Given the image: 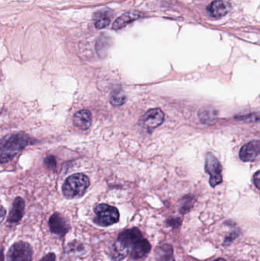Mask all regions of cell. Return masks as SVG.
<instances>
[{
	"instance_id": "cell-1",
	"label": "cell",
	"mask_w": 260,
	"mask_h": 261,
	"mask_svg": "<svg viewBox=\"0 0 260 261\" xmlns=\"http://www.w3.org/2000/svg\"><path fill=\"white\" fill-rule=\"evenodd\" d=\"M143 238L141 232L137 228L128 229L118 235L111 253V258L115 261H120L126 258L136 243Z\"/></svg>"
},
{
	"instance_id": "cell-2",
	"label": "cell",
	"mask_w": 260,
	"mask_h": 261,
	"mask_svg": "<svg viewBox=\"0 0 260 261\" xmlns=\"http://www.w3.org/2000/svg\"><path fill=\"white\" fill-rule=\"evenodd\" d=\"M31 142L32 139L25 133H17L5 137L0 141V163L10 161Z\"/></svg>"
},
{
	"instance_id": "cell-3",
	"label": "cell",
	"mask_w": 260,
	"mask_h": 261,
	"mask_svg": "<svg viewBox=\"0 0 260 261\" xmlns=\"http://www.w3.org/2000/svg\"><path fill=\"white\" fill-rule=\"evenodd\" d=\"M88 176L76 173L69 176L63 185V194L66 198H76L83 196L90 187Z\"/></svg>"
},
{
	"instance_id": "cell-4",
	"label": "cell",
	"mask_w": 260,
	"mask_h": 261,
	"mask_svg": "<svg viewBox=\"0 0 260 261\" xmlns=\"http://www.w3.org/2000/svg\"><path fill=\"white\" fill-rule=\"evenodd\" d=\"M95 222L100 226H109L119 221V212L115 207L99 204L94 209Z\"/></svg>"
},
{
	"instance_id": "cell-5",
	"label": "cell",
	"mask_w": 260,
	"mask_h": 261,
	"mask_svg": "<svg viewBox=\"0 0 260 261\" xmlns=\"http://www.w3.org/2000/svg\"><path fill=\"white\" fill-rule=\"evenodd\" d=\"M33 251L28 243L20 241L11 247L7 254L8 261H31L32 259Z\"/></svg>"
},
{
	"instance_id": "cell-6",
	"label": "cell",
	"mask_w": 260,
	"mask_h": 261,
	"mask_svg": "<svg viewBox=\"0 0 260 261\" xmlns=\"http://www.w3.org/2000/svg\"><path fill=\"white\" fill-rule=\"evenodd\" d=\"M204 170L210 175L209 183L211 187H216L222 183V165L214 155H208L207 156Z\"/></svg>"
},
{
	"instance_id": "cell-7",
	"label": "cell",
	"mask_w": 260,
	"mask_h": 261,
	"mask_svg": "<svg viewBox=\"0 0 260 261\" xmlns=\"http://www.w3.org/2000/svg\"><path fill=\"white\" fill-rule=\"evenodd\" d=\"M164 121V113L160 109L149 110L143 117V125L147 130L159 127Z\"/></svg>"
},
{
	"instance_id": "cell-8",
	"label": "cell",
	"mask_w": 260,
	"mask_h": 261,
	"mask_svg": "<svg viewBox=\"0 0 260 261\" xmlns=\"http://www.w3.org/2000/svg\"><path fill=\"white\" fill-rule=\"evenodd\" d=\"M260 144L259 141H253L242 147L240 151V159L245 162L255 161L260 155Z\"/></svg>"
},
{
	"instance_id": "cell-9",
	"label": "cell",
	"mask_w": 260,
	"mask_h": 261,
	"mask_svg": "<svg viewBox=\"0 0 260 261\" xmlns=\"http://www.w3.org/2000/svg\"><path fill=\"white\" fill-rule=\"evenodd\" d=\"M50 228L54 234L59 236H64L68 230L69 225L66 219L61 214L54 213L49 220Z\"/></svg>"
},
{
	"instance_id": "cell-10",
	"label": "cell",
	"mask_w": 260,
	"mask_h": 261,
	"mask_svg": "<svg viewBox=\"0 0 260 261\" xmlns=\"http://www.w3.org/2000/svg\"><path fill=\"white\" fill-rule=\"evenodd\" d=\"M230 9L231 6L230 3L225 0H215L208 7V12L211 17L219 19L229 13Z\"/></svg>"
},
{
	"instance_id": "cell-11",
	"label": "cell",
	"mask_w": 260,
	"mask_h": 261,
	"mask_svg": "<svg viewBox=\"0 0 260 261\" xmlns=\"http://www.w3.org/2000/svg\"><path fill=\"white\" fill-rule=\"evenodd\" d=\"M25 212V202L20 197H17L12 204V209L9 212L8 222L9 223H16L22 219Z\"/></svg>"
},
{
	"instance_id": "cell-12",
	"label": "cell",
	"mask_w": 260,
	"mask_h": 261,
	"mask_svg": "<svg viewBox=\"0 0 260 261\" xmlns=\"http://www.w3.org/2000/svg\"><path fill=\"white\" fill-rule=\"evenodd\" d=\"M73 123L79 129L87 130L92 124L91 112L86 109H83L76 112L73 117Z\"/></svg>"
},
{
	"instance_id": "cell-13",
	"label": "cell",
	"mask_w": 260,
	"mask_h": 261,
	"mask_svg": "<svg viewBox=\"0 0 260 261\" xmlns=\"http://www.w3.org/2000/svg\"><path fill=\"white\" fill-rule=\"evenodd\" d=\"M151 244L147 240L142 238L141 240L136 243L130 250V254L132 259L137 260L145 256L151 251Z\"/></svg>"
},
{
	"instance_id": "cell-14",
	"label": "cell",
	"mask_w": 260,
	"mask_h": 261,
	"mask_svg": "<svg viewBox=\"0 0 260 261\" xmlns=\"http://www.w3.org/2000/svg\"><path fill=\"white\" fill-rule=\"evenodd\" d=\"M140 16H141V14L138 13V12H126V13L124 14V15H122V16H120V17L115 20L113 26H112V29H115V30L122 29L126 25L129 24L130 22L139 19Z\"/></svg>"
},
{
	"instance_id": "cell-15",
	"label": "cell",
	"mask_w": 260,
	"mask_h": 261,
	"mask_svg": "<svg viewBox=\"0 0 260 261\" xmlns=\"http://www.w3.org/2000/svg\"><path fill=\"white\" fill-rule=\"evenodd\" d=\"M155 255L157 261H175L173 251L169 244H165L157 248Z\"/></svg>"
},
{
	"instance_id": "cell-16",
	"label": "cell",
	"mask_w": 260,
	"mask_h": 261,
	"mask_svg": "<svg viewBox=\"0 0 260 261\" xmlns=\"http://www.w3.org/2000/svg\"><path fill=\"white\" fill-rule=\"evenodd\" d=\"M126 102V97L121 90H116L110 98V102L114 106H120Z\"/></svg>"
},
{
	"instance_id": "cell-17",
	"label": "cell",
	"mask_w": 260,
	"mask_h": 261,
	"mask_svg": "<svg viewBox=\"0 0 260 261\" xmlns=\"http://www.w3.org/2000/svg\"><path fill=\"white\" fill-rule=\"evenodd\" d=\"M110 19L108 16L105 15H101L97 19V22L95 26L97 29H104V28L107 27L109 25Z\"/></svg>"
},
{
	"instance_id": "cell-18",
	"label": "cell",
	"mask_w": 260,
	"mask_h": 261,
	"mask_svg": "<svg viewBox=\"0 0 260 261\" xmlns=\"http://www.w3.org/2000/svg\"><path fill=\"white\" fill-rule=\"evenodd\" d=\"M44 164L50 170H54L57 166V161L54 156H48L44 160Z\"/></svg>"
},
{
	"instance_id": "cell-19",
	"label": "cell",
	"mask_w": 260,
	"mask_h": 261,
	"mask_svg": "<svg viewBox=\"0 0 260 261\" xmlns=\"http://www.w3.org/2000/svg\"><path fill=\"white\" fill-rule=\"evenodd\" d=\"M167 224L173 228L179 227V225H180V221H179V219H169L167 221Z\"/></svg>"
},
{
	"instance_id": "cell-20",
	"label": "cell",
	"mask_w": 260,
	"mask_h": 261,
	"mask_svg": "<svg viewBox=\"0 0 260 261\" xmlns=\"http://www.w3.org/2000/svg\"><path fill=\"white\" fill-rule=\"evenodd\" d=\"M254 183L257 189H260V171H257L254 176Z\"/></svg>"
},
{
	"instance_id": "cell-21",
	"label": "cell",
	"mask_w": 260,
	"mask_h": 261,
	"mask_svg": "<svg viewBox=\"0 0 260 261\" xmlns=\"http://www.w3.org/2000/svg\"><path fill=\"white\" fill-rule=\"evenodd\" d=\"M41 261H56V258H55V255L54 254H48L44 258H43Z\"/></svg>"
},
{
	"instance_id": "cell-22",
	"label": "cell",
	"mask_w": 260,
	"mask_h": 261,
	"mask_svg": "<svg viewBox=\"0 0 260 261\" xmlns=\"http://www.w3.org/2000/svg\"><path fill=\"white\" fill-rule=\"evenodd\" d=\"M5 214H6L5 209H4L3 206L0 205V223L3 221L4 218H5Z\"/></svg>"
},
{
	"instance_id": "cell-23",
	"label": "cell",
	"mask_w": 260,
	"mask_h": 261,
	"mask_svg": "<svg viewBox=\"0 0 260 261\" xmlns=\"http://www.w3.org/2000/svg\"><path fill=\"white\" fill-rule=\"evenodd\" d=\"M226 261L225 259H222V258H219V259L215 260V261Z\"/></svg>"
}]
</instances>
